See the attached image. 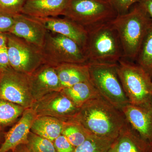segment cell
Segmentation results:
<instances>
[{
	"label": "cell",
	"mask_w": 152,
	"mask_h": 152,
	"mask_svg": "<svg viewBox=\"0 0 152 152\" xmlns=\"http://www.w3.org/2000/svg\"><path fill=\"white\" fill-rule=\"evenodd\" d=\"M121 110L133 130L152 146V101L140 105L129 104Z\"/></svg>",
	"instance_id": "11"
},
{
	"label": "cell",
	"mask_w": 152,
	"mask_h": 152,
	"mask_svg": "<svg viewBox=\"0 0 152 152\" xmlns=\"http://www.w3.org/2000/svg\"><path fill=\"white\" fill-rule=\"evenodd\" d=\"M53 143L57 152H75V148L62 134L54 141Z\"/></svg>",
	"instance_id": "28"
},
{
	"label": "cell",
	"mask_w": 152,
	"mask_h": 152,
	"mask_svg": "<svg viewBox=\"0 0 152 152\" xmlns=\"http://www.w3.org/2000/svg\"><path fill=\"white\" fill-rule=\"evenodd\" d=\"M118 15L108 0H68L63 16L88 30Z\"/></svg>",
	"instance_id": "4"
},
{
	"label": "cell",
	"mask_w": 152,
	"mask_h": 152,
	"mask_svg": "<svg viewBox=\"0 0 152 152\" xmlns=\"http://www.w3.org/2000/svg\"><path fill=\"white\" fill-rule=\"evenodd\" d=\"M30 152H57L53 142L30 132L26 144Z\"/></svg>",
	"instance_id": "25"
},
{
	"label": "cell",
	"mask_w": 152,
	"mask_h": 152,
	"mask_svg": "<svg viewBox=\"0 0 152 152\" xmlns=\"http://www.w3.org/2000/svg\"><path fill=\"white\" fill-rule=\"evenodd\" d=\"M14 16L0 13V32L9 33L13 26Z\"/></svg>",
	"instance_id": "29"
},
{
	"label": "cell",
	"mask_w": 152,
	"mask_h": 152,
	"mask_svg": "<svg viewBox=\"0 0 152 152\" xmlns=\"http://www.w3.org/2000/svg\"><path fill=\"white\" fill-rule=\"evenodd\" d=\"M90 80L101 96L121 110L129 104L118 73V63L88 62Z\"/></svg>",
	"instance_id": "6"
},
{
	"label": "cell",
	"mask_w": 152,
	"mask_h": 152,
	"mask_svg": "<svg viewBox=\"0 0 152 152\" xmlns=\"http://www.w3.org/2000/svg\"><path fill=\"white\" fill-rule=\"evenodd\" d=\"M37 117L32 108L25 109L19 121L7 134L0 152H13L20 145L26 144L33 122Z\"/></svg>",
	"instance_id": "15"
},
{
	"label": "cell",
	"mask_w": 152,
	"mask_h": 152,
	"mask_svg": "<svg viewBox=\"0 0 152 152\" xmlns=\"http://www.w3.org/2000/svg\"><path fill=\"white\" fill-rule=\"evenodd\" d=\"M0 99L22 106H32L34 100L31 91L29 75L12 68L0 73Z\"/></svg>",
	"instance_id": "9"
},
{
	"label": "cell",
	"mask_w": 152,
	"mask_h": 152,
	"mask_svg": "<svg viewBox=\"0 0 152 152\" xmlns=\"http://www.w3.org/2000/svg\"></svg>",
	"instance_id": "35"
},
{
	"label": "cell",
	"mask_w": 152,
	"mask_h": 152,
	"mask_svg": "<svg viewBox=\"0 0 152 152\" xmlns=\"http://www.w3.org/2000/svg\"><path fill=\"white\" fill-rule=\"evenodd\" d=\"M7 45L0 48V73L10 69Z\"/></svg>",
	"instance_id": "30"
},
{
	"label": "cell",
	"mask_w": 152,
	"mask_h": 152,
	"mask_svg": "<svg viewBox=\"0 0 152 152\" xmlns=\"http://www.w3.org/2000/svg\"><path fill=\"white\" fill-rule=\"evenodd\" d=\"M7 34L0 32V48L7 45Z\"/></svg>",
	"instance_id": "32"
},
{
	"label": "cell",
	"mask_w": 152,
	"mask_h": 152,
	"mask_svg": "<svg viewBox=\"0 0 152 152\" xmlns=\"http://www.w3.org/2000/svg\"><path fill=\"white\" fill-rule=\"evenodd\" d=\"M13 152H30L25 144L20 145L16 148Z\"/></svg>",
	"instance_id": "33"
},
{
	"label": "cell",
	"mask_w": 152,
	"mask_h": 152,
	"mask_svg": "<svg viewBox=\"0 0 152 152\" xmlns=\"http://www.w3.org/2000/svg\"><path fill=\"white\" fill-rule=\"evenodd\" d=\"M115 142L91 134L83 144L75 148V152H108Z\"/></svg>",
	"instance_id": "23"
},
{
	"label": "cell",
	"mask_w": 152,
	"mask_h": 152,
	"mask_svg": "<svg viewBox=\"0 0 152 152\" xmlns=\"http://www.w3.org/2000/svg\"><path fill=\"white\" fill-rule=\"evenodd\" d=\"M54 67L62 89L90 81L88 64L67 63Z\"/></svg>",
	"instance_id": "17"
},
{
	"label": "cell",
	"mask_w": 152,
	"mask_h": 152,
	"mask_svg": "<svg viewBox=\"0 0 152 152\" xmlns=\"http://www.w3.org/2000/svg\"><path fill=\"white\" fill-rule=\"evenodd\" d=\"M42 49L45 64L53 66L67 63H88L81 47L72 39L57 33L48 31Z\"/></svg>",
	"instance_id": "7"
},
{
	"label": "cell",
	"mask_w": 152,
	"mask_h": 152,
	"mask_svg": "<svg viewBox=\"0 0 152 152\" xmlns=\"http://www.w3.org/2000/svg\"><path fill=\"white\" fill-rule=\"evenodd\" d=\"M68 0H27L21 13L43 18L63 16Z\"/></svg>",
	"instance_id": "16"
},
{
	"label": "cell",
	"mask_w": 152,
	"mask_h": 152,
	"mask_svg": "<svg viewBox=\"0 0 152 152\" xmlns=\"http://www.w3.org/2000/svg\"><path fill=\"white\" fill-rule=\"evenodd\" d=\"M72 120L79 123L90 134L113 141L128 124L122 111L102 96L86 103Z\"/></svg>",
	"instance_id": "1"
},
{
	"label": "cell",
	"mask_w": 152,
	"mask_h": 152,
	"mask_svg": "<svg viewBox=\"0 0 152 152\" xmlns=\"http://www.w3.org/2000/svg\"><path fill=\"white\" fill-rule=\"evenodd\" d=\"M14 17V25L9 33L42 48L48 31L42 22L22 13Z\"/></svg>",
	"instance_id": "12"
},
{
	"label": "cell",
	"mask_w": 152,
	"mask_h": 152,
	"mask_svg": "<svg viewBox=\"0 0 152 152\" xmlns=\"http://www.w3.org/2000/svg\"><path fill=\"white\" fill-rule=\"evenodd\" d=\"M152 20V0H140L139 2Z\"/></svg>",
	"instance_id": "31"
},
{
	"label": "cell",
	"mask_w": 152,
	"mask_h": 152,
	"mask_svg": "<svg viewBox=\"0 0 152 152\" xmlns=\"http://www.w3.org/2000/svg\"><path fill=\"white\" fill-rule=\"evenodd\" d=\"M27 0H0V13L15 16L21 13Z\"/></svg>",
	"instance_id": "26"
},
{
	"label": "cell",
	"mask_w": 152,
	"mask_h": 152,
	"mask_svg": "<svg viewBox=\"0 0 152 152\" xmlns=\"http://www.w3.org/2000/svg\"><path fill=\"white\" fill-rule=\"evenodd\" d=\"M24 108L0 99V125H6L14 121L25 110Z\"/></svg>",
	"instance_id": "24"
},
{
	"label": "cell",
	"mask_w": 152,
	"mask_h": 152,
	"mask_svg": "<svg viewBox=\"0 0 152 152\" xmlns=\"http://www.w3.org/2000/svg\"><path fill=\"white\" fill-rule=\"evenodd\" d=\"M108 152H117L116 147L115 146V142L113 144V145L109 149Z\"/></svg>",
	"instance_id": "34"
},
{
	"label": "cell",
	"mask_w": 152,
	"mask_h": 152,
	"mask_svg": "<svg viewBox=\"0 0 152 152\" xmlns=\"http://www.w3.org/2000/svg\"><path fill=\"white\" fill-rule=\"evenodd\" d=\"M111 22L88 31L85 49L88 63L116 64L124 58L118 35Z\"/></svg>",
	"instance_id": "3"
},
{
	"label": "cell",
	"mask_w": 152,
	"mask_h": 152,
	"mask_svg": "<svg viewBox=\"0 0 152 152\" xmlns=\"http://www.w3.org/2000/svg\"><path fill=\"white\" fill-rule=\"evenodd\" d=\"M65 122L48 116H37L32 124L31 132L53 142L61 134Z\"/></svg>",
	"instance_id": "19"
},
{
	"label": "cell",
	"mask_w": 152,
	"mask_h": 152,
	"mask_svg": "<svg viewBox=\"0 0 152 152\" xmlns=\"http://www.w3.org/2000/svg\"><path fill=\"white\" fill-rule=\"evenodd\" d=\"M119 37L125 59L136 61L152 20L139 3L126 13L118 15L111 22Z\"/></svg>",
	"instance_id": "2"
},
{
	"label": "cell",
	"mask_w": 152,
	"mask_h": 152,
	"mask_svg": "<svg viewBox=\"0 0 152 152\" xmlns=\"http://www.w3.org/2000/svg\"><path fill=\"white\" fill-rule=\"evenodd\" d=\"M62 134L76 148L83 144L91 134L79 123L71 120L65 122Z\"/></svg>",
	"instance_id": "22"
},
{
	"label": "cell",
	"mask_w": 152,
	"mask_h": 152,
	"mask_svg": "<svg viewBox=\"0 0 152 152\" xmlns=\"http://www.w3.org/2000/svg\"><path fill=\"white\" fill-rule=\"evenodd\" d=\"M31 108L37 116H48L64 121L72 120L80 109L61 91L50 93L35 101Z\"/></svg>",
	"instance_id": "10"
},
{
	"label": "cell",
	"mask_w": 152,
	"mask_h": 152,
	"mask_svg": "<svg viewBox=\"0 0 152 152\" xmlns=\"http://www.w3.org/2000/svg\"><path fill=\"white\" fill-rule=\"evenodd\" d=\"M118 73L129 104L152 102V77L144 68L123 58L118 63Z\"/></svg>",
	"instance_id": "5"
},
{
	"label": "cell",
	"mask_w": 152,
	"mask_h": 152,
	"mask_svg": "<svg viewBox=\"0 0 152 152\" xmlns=\"http://www.w3.org/2000/svg\"><path fill=\"white\" fill-rule=\"evenodd\" d=\"M118 15L127 13L133 5L140 0H108Z\"/></svg>",
	"instance_id": "27"
},
{
	"label": "cell",
	"mask_w": 152,
	"mask_h": 152,
	"mask_svg": "<svg viewBox=\"0 0 152 152\" xmlns=\"http://www.w3.org/2000/svg\"><path fill=\"white\" fill-rule=\"evenodd\" d=\"M136 61L152 77V23L145 36Z\"/></svg>",
	"instance_id": "21"
},
{
	"label": "cell",
	"mask_w": 152,
	"mask_h": 152,
	"mask_svg": "<svg viewBox=\"0 0 152 152\" xmlns=\"http://www.w3.org/2000/svg\"><path fill=\"white\" fill-rule=\"evenodd\" d=\"M117 152H152V146L145 141L127 124L115 141Z\"/></svg>",
	"instance_id": "18"
},
{
	"label": "cell",
	"mask_w": 152,
	"mask_h": 152,
	"mask_svg": "<svg viewBox=\"0 0 152 152\" xmlns=\"http://www.w3.org/2000/svg\"><path fill=\"white\" fill-rule=\"evenodd\" d=\"M36 18L42 22L48 31L72 39L81 47L85 51L88 33L84 28L65 17Z\"/></svg>",
	"instance_id": "14"
},
{
	"label": "cell",
	"mask_w": 152,
	"mask_h": 152,
	"mask_svg": "<svg viewBox=\"0 0 152 152\" xmlns=\"http://www.w3.org/2000/svg\"><path fill=\"white\" fill-rule=\"evenodd\" d=\"M61 91L79 108L90 100L101 96L91 80L64 88Z\"/></svg>",
	"instance_id": "20"
},
{
	"label": "cell",
	"mask_w": 152,
	"mask_h": 152,
	"mask_svg": "<svg viewBox=\"0 0 152 152\" xmlns=\"http://www.w3.org/2000/svg\"><path fill=\"white\" fill-rule=\"evenodd\" d=\"M7 34L9 61L14 70L30 75L45 64L41 48L10 33Z\"/></svg>",
	"instance_id": "8"
},
{
	"label": "cell",
	"mask_w": 152,
	"mask_h": 152,
	"mask_svg": "<svg viewBox=\"0 0 152 152\" xmlns=\"http://www.w3.org/2000/svg\"><path fill=\"white\" fill-rule=\"evenodd\" d=\"M29 75L31 91L34 102L48 94L62 89L53 66L44 64Z\"/></svg>",
	"instance_id": "13"
}]
</instances>
